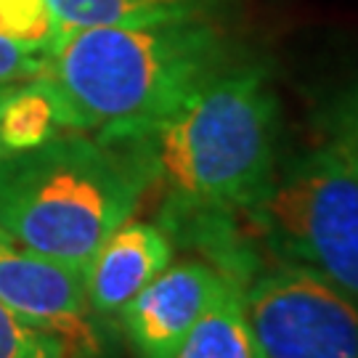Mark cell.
Segmentation results:
<instances>
[{"label": "cell", "mask_w": 358, "mask_h": 358, "mask_svg": "<svg viewBox=\"0 0 358 358\" xmlns=\"http://www.w3.org/2000/svg\"><path fill=\"white\" fill-rule=\"evenodd\" d=\"M101 141L159 194L157 223L170 236L202 220H247L279 165V99L263 66L236 59L154 122Z\"/></svg>", "instance_id": "6da1fadb"}, {"label": "cell", "mask_w": 358, "mask_h": 358, "mask_svg": "<svg viewBox=\"0 0 358 358\" xmlns=\"http://www.w3.org/2000/svg\"><path fill=\"white\" fill-rule=\"evenodd\" d=\"M239 53L217 16L66 29L43 59L64 128L115 138L154 122Z\"/></svg>", "instance_id": "7a4b0ae2"}, {"label": "cell", "mask_w": 358, "mask_h": 358, "mask_svg": "<svg viewBox=\"0 0 358 358\" xmlns=\"http://www.w3.org/2000/svg\"><path fill=\"white\" fill-rule=\"evenodd\" d=\"M143 196L136 167L90 133L64 130L35 149L0 157V223L77 273H85Z\"/></svg>", "instance_id": "3957f363"}, {"label": "cell", "mask_w": 358, "mask_h": 358, "mask_svg": "<svg viewBox=\"0 0 358 358\" xmlns=\"http://www.w3.org/2000/svg\"><path fill=\"white\" fill-rule=\"evenodd\" d=\"M247 226L271 260L306 266L358 300V170L329 141L276 165Z\"/></svg>", "instance_id": "277c9868"}, {"label": "cell", "mask_w": 358, "mask_h": 358, "mask_svg": "<svg viewBox=\"0 0 358 358\" xmlns=\"http://www.w3.org/2000/svg\"><path fill=\"white\" fill-rule=\"evenodd\" d=\"M242 297L263 358H358V300L316 271L271 260Z\"/></svg>", "instance_id": "5b68a950"}, {"label": "cell", "mask_w": 358, "mask_h": 358, "mask_svg": "<svg viewBox=\"0 0 358 358\" xmlns=\"http://www.w3.org/2000/svg\"><path fill=\"white\" fill-rule=\"evenodd\" d=\"M0 303L62 334L93 358H112V324L90 310L83 273L27 247L0 223Z\"/></svg>", "instance_id": "8992f818"}, {"label": "cell", "mask_w": 358, "mask_h": 358, "mask_svg": "<svg viewBox=\"0 0 358 358\" xmlns=\"http://www.w3.org/2000/svg\"><path fill=\"white\" fill-rule=\"evenodd\" d=\"M231 284L236 282L207 260L186 257L154 276L117 313L115 324L136 358H173Z\"/></svg>", "instance_id": "52a82bcc"}, {"label": "cell", "mask_w": 358, "mask_h": 358, "mask_svg": "<svg viewBox=\"0 0 358 358\" xmlns=\"http://www.w3.org/2000/svg\"><path fill=\"white\" fill-rule=\"evenodd\" d=\"M176 260V244L159 223L125 220L99 247L83 273V289L90 310L115 324L117 313L141 292L154 276Z\"/></svg>", "instance_id": "ba28073f"}, {"label": "cell", "mask_w": 358, "mask_h": 358, "mask_svg": "<svg viewBox=\"0 0 358 358\" xmlns=\"http://www.w3.org/2000/svg\"><path fill=\"white\" fill-rule=\"evenodd\" d=\"M56 24L66 29L90 27H128L189 19V16H217L220 0H48Z\"/></svg>", "instance_id": "9c48e42d"}, {"label": "cell", "mask_w": 358, "mask_h": 358, "mask_svg": "<svg viewBox=\"0 0 358 358\" xmlns=\"http://www.w3.org/2000/svg\"><path fill=\"white\" fill-rule=\"evenodd\" d=\"M64 112L45 77H32L11 90L0 109V152L35 149L64 133Z\"/></svg>", "instance_id": "30bf717a"}, {"label": "cell", "mask_w": 358, "mask_h": 358, "mask_svg": "<svg viewBox=\"0 0 358 358\" xmlns=\"http://www.w3.org/2000/svg\"><path fill=\"white\" fill-rule=\"evenodd\" d=\"M242 289L231 284L173 358H263L247 324Z\"/></svg>", "instance_id": "8fae6325"}, {"label": "cell", "mask_w": 358, "mask_h": 358, "mask_svg": "<svg viewBox=\"0 0 358 358\" xmlns=\"http://www.w3.org/2000/svg\"><path fill=\"white\" fill-rule=\"evenodd\" d=\"M0 358H93L64 340L62 334L40 327L13 308L0 303Z\"/></svg>", "instance_id": "7c38bea8"}, {"label": "cell", "mask_w": 358, "mask_h": 358, "mask_svg": "<svg viewBox=\"0 0 358 358\" xmlns=\"http://www.w3.org/2000/svg\"><path fill=\"white\" fill-rule=\"evenodd\" d=\"M0 35L45 59L62 29L48 0H0Z\"/></svg>", "instance_id": "4fadbf2b"}, {"label": "cell", "mask_w": 358, "mask_h": 358, "mask_svg": "<svg viewBox=\"0 0 358 358\" xmlns=\"http://www.w3.org/2000/svg\"><path fill=\"white\" fill-rule=\"evenodd\" d=\"M316 125L324 141L345 154L358 170V85L340 90L316 112Z\"/></svg>", "instance_id": "5bb4252c"}, {"label": "cell", "mask_w": 358, "mask_h": 358, "mask_svg": "<svg viewBox=\"0 0 358 358\" xmlns=\"http://www.w3.org/2000/svg\"><path fill=\"white\" fill-rule=\"evenodd\" d=\"M40 69H43V56L24 51L0 35V85H19L24 80L38 77Z\"/></svg>", "instance_id": "9a60e30c"}, {"label": "cell", "mask_w": 358, "mask_h": 358, "mask_svg": "<svg viewBox=\"0 0 358 358\" xmlns=\"http://www.w3.org/2000/svg\"><path fill=\"white\" fill-rule=\"evenodd\" d=\"M13 88H16V85H0V109H3V103H6V99L11 96ZM0 157H3V152H0Z\"/></svg>", "instance_id": "2e32d148"}]
</instances>
